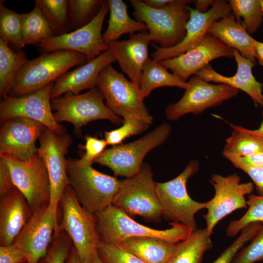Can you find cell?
<instances>
[{
  "mask_svg": "<svg viewBox=\"0 0 263 263\" xmlns=\"http://www.w3.org/2000/svg\"><path fill=\"white\" fill-rule=\"evenodd\" d=\"M86 62L85 55L74 51L42 52L22 66L9 95L20 96L34 93L55 82L71 68Z\"/></svg>",
  "mask_w": 263,
  "mask_h": 263,
  "instance_id": "1",
  "label": "cell"
},
{
  "mask_svg": "<svg viewBox=\"0 0 263 263\" xmlns=\"http://www.w3.org/2000/svg\"><path fill=\"white\" fill-rule=\"evenodd\" d=\"M129 1L136 20L146 25L151 41L159 43L160 47L170 48L183 39L190 15V0H172L159 9L150 7L140 0Z\"/></svg>",
  "mask_w": 263,
  "mask_h": 263,
  "instance_id": "2",
  "label": "cell"
},
{
  "mask_svg": "<svg viewBox=\"0 0 263 263\" xmlns=\"http://www.w3.org/2000/svg\"><path fill=\"white\" fill-rule=\"evenodd\" d=\"M94 214L100 240L106 243L116 244L130 237L150 236L176 244L192 232L187 226L174 223H170L171 227L164 230L147 227L112 204Z\"/></svg>",
  "mask_w": 263,
  "mask_h": 263,
  "instance_id": "3",
  "label": "cell"
},
{
  "mask_svg": "<svg viewBox=\"0 0 263 263\" xmlns=\"http://www.w3.org/2000/svg\"><path fill=\"white\" fill-rule=\"evenodd\" d=\"M199 168L198 161L193 160L173 179L163 183L155 182L162 216L171 223L187 226L191 232L197 229L196 214L207 209V201L200 202L192 199L187 188L188 179L198 172Z\"/></svg>",
  "mask_w": 263,
  "mask_h": 263,
  "instance_id": "4",
  "label": "cell"
},
{
  "mask_svg": "<svg viewBox=\"0 0 263 263\" xmlns=\"http://www.w3.org/2000/svg\"><path fill=\"white\" fill-rule=\"evenodd\" d=\"M59 204L62 208V218L56 228L69 236L82 263H90L101 241L95 214L80 205L69 185Z\"/></svg>",
  "mask_w": 263,
  "mask_h": 263,
  "instance_id": "5",
  "label": "cell"
},
{
  "mask_svg": "<svg viewBox=\"0 0 263 263\" xmlns=\"http://www.w3.org/2000/svg\"><path fill=\"white\" fill-rule=\"evenodd\" d=\"M92 165H81L77 159H67L69 185L80 205L95 214L112 204L121 181L101 172Z\"/></svg>",
  "mask_w": 263,
  "mask_h": 263,
  "instance_id": "6",
  "label": "cell"
},
{
  "mask_svg": "<svg viewBox=\"0 0 263 263\" xmlns=\"http://www.w3.org/2000/svg\"><path fill=\"white\" fill-rule=\"evenodd\" d=\"M112 205L131 217L138 215L148 222L160 221L162 210L149 164H143L137 174L121 181Z\"/></svg>",
  "mask_w": 263,
  "mask_h": 263,
  "instance_id": "7",
  "label": "cell"
},
{
  "mask_svg": "<svg viewBox=\"0 0 263 263\" xmlns=\"http://www.w3.org/2000/svg\"><path fill=\"white\" fill-rule=\"evenodd\" d=\"M171 131L169 124H162L136 141L105 150L94 163L109 168L115 176L131 177L140 171L147 154L162 144Z\"/></svg>",
  "mask_w": 263,
  "mask_h": 263,
  "instance_id": "8",
  "label": "cell"
},
{
  "mask_svg": "<svg viewBox=\"0 0 263 263\" xmlns=\"http://www.w3.org/2000/svg\"><path fill=\"white\" fill-rule=\"evenodd\" d=\"M96 87L101 92L106 105L113 113L122 116L140 118L148 124L153 118L140 95V88L128 80L112 64L100 74Z\"/></svg>",
  "mask_w": 263,
  "mask_h": 263,
  "instance_id": "9",
  "label": "cell"
},
{
  "mask_svg": "<svg viewBox=\"0 0 263 263\" xmlns=\"http://www.w3.org/2000/svg\"><path fill=\"white\" fill-rule=\"evenodd\" d=\"M51 106L56 121L72 124L75 134L81 135V128L94 120H108L117 124L121 122L118 116L104 103L103 96L96 87L82 94L66 93L51 99Z\"/></svg>",
  "mask_w": 263,
  "mask_h": 263,
  "instance_id": "10",
  "label": "cell"
},
{
  "mask_svg": "<svg viewBox=\"0 0 263 263\" xmlns=\"http://www.w3.org/2000/svg\"><path fill=\"white\" fill-rule=\"evenodd\" d=\"M210 182L215 193L207 201V212L203 215L208 235L211 236L216 225L233 212L247 208L246 196L252 194L254 186L252 182L241 183V178L234 173L224 176L213 174Z\"/></svg>",
  "mask_w": 263,
  "mask_h": 263,
  "instance_id": "11",
  "label": "cell"
},
{
  "mask_svg": "<svg viewBox=\"0 0 263 263\" xmlns=\"http://www.w3.org/2000/svg\"><path fill=\"white\" fill-rule=\"evenodd\" d=\"M0 157L6 161L14 185L25 197L33 213L49 204V177L45 163L38 153L30 162L7 154L0 155Z\"/></svg>",
  "mask_w": 263,
  "mask_h": 263,
  "instance_id": "12",
  "label": "cell"
},
{
  "mask_svg": "<svg viewBox=\"0 0 263 263\" xmlns=\"http://www.w3.org/2000/svg\"><path fill=\"white\" fill-rule=\"evenodd\" d=\"M109 8L107 0L95 17L87 25L66 34L54 36L38 45L42 52L72 51L86 56L87 62L109 49L102 29Z\"/></svg>",
  "mask_w": 263,
  "mask_h": 263,
  "instance_id": "13",
  "label": "cell"
},
{
  "mask_svg": "<svg viewBox=\"0 0 263 263\" xmlns=\"http://www.w3.org/2000/svg\"><path fill=\"white\" fill-rule=\"evenodd\" d=\"M189 87L182 97L166 109L169 120L176 121L184 115L199 114L207 109L217 106L236 96L239 90L225 84H211L196 75L188 82Z\"/></svg>",
  "mask_w": 263,
  "mask_h": 263,
  "instance_id": "14",
  "label": "cell"
},
{
  "mask_svg": "<svg viewBox=\"0 0 263 263\" xmlns=\"http://www.w3.org/2000/svg\"><path fill=\"white\" fill-rule=\"evenodd\" d=\"M38 140V152L45 163L50 180L49 205L57 209L64 189L69 185L65 156L73 140L69 134H57L47 128Z\"/></svg>",
  "mask_w": 263,
  "mask_h": 263,
  "instance_id": "15",
  "label": "cell"
},
{
  "mask_svg": "<svg viewBox=\"0 0 263 263\" xmlns=\"http://www.w3.org/2000/svg\"><path fill=\"white\" fill-rule=\"evenodd\" d=\"M54 83L27 95H8L2 98L0 102V123L12 118H26L43 124L57 134L66 133L65 128L54 116L51 97Z\"/></svg>",
  "mask_w": 263,
  "mask_h": 263,
  "instance_id": "16",
  "label": "cell"
},
{
  "mask_svg": "<svg viewBox=\"0 0 263 263\" xmlns=\"http://www.w3.org/2000/svg\"><path fill=\"white\" fill-rule=\"evenodd\" d=\"M57 210L49 204L36 210L15 239L13 244L23 251L27 263H38L47 254L58 225Z\"/></svg>",
  "mask_w": 263,
  "mask_h": 263,
  "instance_id": "17",
  "label": "cell"
},
{
  "mask_svg": "<svg viewBox=\"0 0 263 263\" xmlns=\"http://www.w3.org/2000/svg\"><path fill=\"white\" fill-rule=\"evenodd\" d=\"M231 8L225 0L214 1L210 9L201 13L189 7L190 15L186 24V33L183 39L176 45L162 48L156 45L151 56L153 59L160 62L183 54L197 45L207 33L211 24L231 14Z\"/></svg>",
  "mask_w": 263,
  "mask_h": 263,
  "instance_id": "18",
  "label": "cell"
},
{
  "mask_svg": "<svg viewBox=\"0 0 263 263\" xmlns=\"http://www.w3.org/2000/svg\"><path fill=\"white\" fill-rule=\"evenodd\" d=\"M1 124L0 155L31 161L38 153L36 141L47 127L38 121L22 117L10 119Z\"/></svg>",
  "mask_w": 263,
  "mask_h": 263,
  "instance_id": "19",
  "label": "cell"
},
{
  "mask_svg": "<svg viewBox=\"0 0 263 263\" xmlns=\"http://www.w3.org/2000/svg\"><path fill=\"white\" fill-rule=\"evenodd\" d=\"M233 56L232 48L207 33L202 41L192 49L159 62L175 76L186 81L211 61L219 57Z\"/></svg>",
  "mask_w": 263,
  "mask_h": 263,
  "instance_id": "20",
  "label": "cell"
},
{
  "mask_svg": "<svg viewBox=\"0 0 263 263\" xmlns=\"http://www.w3.org/2000/svg\"><path fill=\"white\" fill-rule=\"evenodd\" d=\"M115 61L109 49L93 60L67 72L54 83L51 99L66 93L78 94L83 90H91L96 87L97 79L102 71Z\"/></svg>",
  "mask_w": 263,
  "mask_h": 263,
  "instance_id": "21",
  "label": "cell"
},
{
  "mask_svg": "<svg viewBox=\"0 0 263 263\" xmlns=\"http://www.w3.org/2000/svg\"><path fill=\"white\" fill-rule=\"evenodd\" d=\"M150 42L148 32H143L130 34L127 40L107 44L122 71L139 88L144 65L149 58L148 50Z\"/></svg>",
  "mask_w": 263,
  "mask_h": 263,
  "instance_id": "22",
  "label": "cell"
},
{
  "mask_svg": "<svg viewBox=\"0 0 263 263\" xmlns=\"http://www.w3.org/2000/svg\"><path fill=\"white\" fill-rule=\"evenodd\" d=\"M233 49V56L237 63V70L235 75L226 76L215 71L210 64H207L195 75L207 82L225 84L247 94L256 106H263V84L256 80L252 69L255 62L242 56L240 52Z\"/></svg>",
  "mask_w": 263,
  "mask_h": 263,
  "instance_id": "23",
  "label": "cell"
},
{
  "mask_svg": "<svg viewBox=\"0 0 263 263\" xmlns=\"http://www.w3.org/2000/svg\"><path fill=\"white\" fill-rule=\"evenodd\" d=\"M23 194L16 188L0 197V245H11L32 216Z\"/></svg>",
  "mask_w": 263,
  "mask_h": 263,
  "instance_id": "24",
  "label": "cell"
},
{
  "mask_svg": "<svg viewBox=\"0 0 263 263\" xmlns=\"http://www.w3.org/2000/svg\"><path fill=\"white\" fill-rule=\"evenodd\" d=\"M207 33L229 47L237 50L242 56L256 63L254 45L255 39L249 35L242 21L236 20L233 15L213 22Z\"/></svg>",
  "mask_w": 263,
  "mask_h": 263,
  "instance_id": "25",
  "label": "cell"
},
{
  "mask_svg": "<svg viewBox=\"0 0 263 263\" xmlns=\"http://www.w3.org/2000/svg\"><path fill=\"white\" fill-rule=\"evenodd\" d=\"M115 244L144 263H166L174 251L176 244L159 238L140 236L130 237Z\"/></svg>",
  "mask_w": 263,
  "mask_h": 263,
  "instance_id": "26",
  "label": "cell"
},
{
  "mask_svg": "<svg viewBox=\"0 0 263 263\" xmlns=\"http://www.w3.org/2000/svg\"><path fill=\"white\" fill-rule=\"evenodd\" d=\"M110 12L107 28L102 34L103 39L107 44L116 41L121 36L134 32H143L147 30L146 25L132 19L127 12V6L121 0H107Z\"/></svg>",
  "mask_w": 263,
  "mask_h": 263,
  "instance_id": "27",
  "label": "cell"
},
{
  "mask_svg": "<svg viewBox=\"0 0 263 263\" xmlns=\"http://www.w3.org/2000/svg\"><path fill=\"white\" fill-rule=\"evenodd\" d=\"M207 230L197 229L176 244L174 251L166 263H202L205 253L212 247Z\"/></svg>",
  "mask_w": 263,
  "mask_h": 263,
  "instance_id": "28",
  "label": "cell"
},
{
  "mask_svg": "<svg viewBox=\"0 0 263 263\" xmlns=\"http://www.w3.org/2000/svg\"><path fill=\"white\" fill-rule=\"evenodd\" d=\"M165 86L186 90L189 84L169 72L159 62L148 58L144 65L140 85L142 98L149 96L153 90Z\"/></svg>",
  "mask_w": 263,
  "mask_h": 263,
  "instance_id": "29",
  "label": "cell"
},
{
  "mask_svg": "<svg viewBox=\"0 0 263 263\" xmlns=\"http://www.w3.org/2000/svg\"><path fill=\"white\" fill-rule=\"evenodd\" d=\"M28 60L24 51H15L0 39V96L1 99L9 95L18 73Z\"/></svg>",
  "mask_w": 263,
  "mask_h": 263,
  "instance_id": "30",
  "label": "cell"
},
{
  "mask_svg": "<svg viewBox=\"0 0 263 263\" xmlns=\"http://www.w3.org/2000/svg\"><path fill=\"white\" fill-rule=\"evenodd\" d=\"M30 12L21 14L23 38L26 45L39 44L55 36L38 4Z\"/></svg>",
  "mask_w": 263,
  "mask_h": 263,
  "instance_id": "31",
  "label": "cell"
},
{
  "mask_svg": "<svg viewBox=\"0 0 263 263\" xmlns=\"http://www.w3.org/2000/svg\"><path fill=\"white\" fill-rule=\"evenodd\" d=\"M0 0V39L15 51H20L26 45L22 33L21 15Z\"/></svg>",
  "mask_w": 263,
  "mask_h": 263,
  "instance_id": "32",
  "label": "cell"
},
{
  "mask_svg": "<svg viewBox=\"0 0 263 263\" xmlns=\"http://www.w3.org/2000/svg\"><path fill=\"white\" fill-rule=\"evenodd\" d=\"M55 36L72 32L69 18V0H35Z\"/></svg>",
  "mask_w": 263,
  "mask_h": 263,
  "instance_id": "33",
  "label": "cell"
},
{
  "mask_svg": "<svg viewBox=\"0 0 263 263\" xmlns=\"http://www.w3.org/2000/svg\"><path fill=\"white\" fill-rule=\"evenodd\" d=\"M230 125L233 131L225 141L223 153L244 157L263 152V141L246 134L236 125Z\"/></svg>",
  "mask_w": 263,
  "mask_h": 263,
  "instance_id": "34",
  "label": "cell"
},
{
  "mask_svg": "<svg viewBox=\"0 0 263 263\" xmlns=\"http://www.w3.org/2000/svg\"><path fill=\"white\" fill-rule=\"evenodd\" d=\"M106 0H69V18L71 31L89 23L97 15Z\"/></svg>",
  "mask_w": 263,
  "mask_h": 263,
  "instance_id": "35",
  "label": "cell"
},
{
  "mask_svg": "<svg viewBox=\"0 0 263 263\" xmlns=\"http://www.w3.org/2000/svg\"><path fill=\"white\" fill-rule=\"evenodd\" d=\"M229 3L237 20L242 18L248 33H254L263 20L260 0H230Z\"/></svg>",
  "mask_w": 263,
  "mask_h": 263,
  "instance_id": "36",
  "label": "cell"
},
{
  "mask_svg": "<svg viewBox=\"0 0 263 263\" xmlns=\"http://www.w3.org/2000/svg\"><path fill=\"white\" fill-rule=\"evenodd\" d=\"M247 210L240 218L230 221L226 233L228 237L236 236L248 225L263 223V195L250 194L247 196Z\"/></svg>",
  "mask_w": 263,
  "mask_h": 263,
  "instance_id": "37",
  "label": "cell"
},
{
  "mask_svg": "<svg viewBox=\"0 0 263 263\" xmlns=\"http://www.w3.org/2000/svg\"><path fill=\"white\" fill-rule=\"evenodd\" d=\"M123 119V124L120 127L105 132V139L108 145L113 146L121 144L126 138L142 132L147 130L150 125L137 117H127Z\"/></svg>",
  "mask_w": 263,
  "mask_h": 263,
  "instance_id": "38",
  "label": "cell"
},
{
  "mask_svg": "<svg viewBox=\"0 0 263 263\" xmlns=\"http://www.w3.org/2000/svg\"><path fill=\"white\" fill-rule=\"evenodd\" d=\"M54 239L46 255L38 263H66L73 246V243L67 234L56 228Z\"/></svg>",
  "mask_w": 263,
  "mask_h": 263,
  "instance_id": "39",
  "label": "cell"
},
{
  "mask_svg": "<svg viewBox=\"0 0 263 263\" xmlns=\"http://www.w3.org/2000/svg\"><path fill=\"white\" fill-rule=\"evenodd\" d=\"M261 224L260 223H254L246 226L239 236L212 263H231L240 250L252 239Z\"/></svg>",
  "mask_w": 263,
  "mask_h": 263,
  "instance_id": "40",
  "label": "cell"
},
{
  "mask_svg": "<svg viewBox=\"0 0 263 263\" xmlns=\"http://www.w3.org/2000/svg\"><path fill=\"white\" fill-rule=\"evenodd\" d=\"M250 244L237 253L231 263H255L263 261V223Z\"/></svg>",
  "mask_w": 263,
  "mask_h": 263,
  "instance_id": "41",
  "label": "cell"
},
{
  "mask_svg": "<svg viewBox=\"0 0 263 263\" xmlns=\"http://www.w3.org/2000/svg\"><path fill=\"white\" fill-rule=\"evenodd\" d=\"M98 253L104 263H144L133 254L112 243L100 242Z\"/></svg>",
  "mask_w": 263,
  "mask_h": 263,
  "instance_id": "42",
  "label": "cell"
},
{
  "mask_svg": "<svg viewBox=\"0 0 263 263\" xmlns=\"http://www.w3.org/2000/svg\"><path fill=\"white\" fill-rule=\"evenodd\" d=\"M85 139L86 141L83 148L85 153L77 161L81 165H92L94 160L105 150L108 144L105 139H100L88 135Z\"/></svg>",
  "mask_w": 263,
  "mask_h": 263,
  "instance_id": "43",
  "label": "cell"
},
{
  "mask_svg": "<svg viewBox=\"0 0 263 263\" xmlns=\"http://www.w3.org/2000/svg\"><path fill=\"white\" fill-rule=\"evenodd\" d=\"M0 263H27L23 251L14 244L0 246Z\"/></svg>",
  "mask_w": 263,
  "mask_h": 263,
  "instance_id": "44",
  "label": "cell"
},
{
  "mask_svg": "<svg viewBox=\"0 0 263 263\" xmlns=\"http://www.w3.org/2000/svg\"><path fill=\"white\" fill-rule=\"evenodd\" d=\"M16 188L6 161L0 157V197L8 194Z\"/></svg>",
  "mask_w": 263,
  "mask_h": 263,
  "instance_id": "45",
  "label": "cell"
},
{
  "mask_svg": "<svg viewBox=\"0 0 263 263\" xmlns=\"http://www.w3.org/2000/svg\"><path fill=\"white\" fill-rule=\"evenodd\" d=\"M223 154L236 168L242 165L263 168V152L244 157L225 153Z\"/></svg>",
  "mask_w": 263,
  "mask_h": 263,
  "instance_id": "46",
  "label": "cell"
},
{
  "mask_svg": "<svg viewBox=\"0 0 263 263\" xmlns=\"http://www.w3.org/2000/svg\"><path fill=\"white\" fill-rule=\"evenodd\" d=\"M237 168L244 171L249 176L258 195H263V168L242 165Z\"/></svg>",
  "mask_w": 263,
  "mask_h": 263,
  "instance_id": "47",
  "label": "cell"
},
{
  "mask_svg": "<svg viewBox=\"0 0 263 263\" xmlns=\"http://www.w3.org/2000/svg\"><path fill=\"white\" fill-rule=\"evenodd\" d=\"M263 119L259 128L256 130H250L242 126H237V128L242 132L253 137L263 141V111L262 112Z\"/></svg>",
  "mask_w": 263,
  "mask_h": 263,
  "instance_id": "48",
  "label": "cell"
},
{
  "mask_svg": "<svg viewBox=\"0 0 263 263\" xmlns=\"http://www.w3.org/2000/svg\"><path fill=\"white\" fill-rule=\"evenodd\" d=\"M172 0H144L143 2L148 6L155 9L162 8Z\"/></svg>",
  "mask_w": 263,
  "mask_h": 263,
  "instance_id": "49",
  "label": "cell"
},
{
  "mask_svg": "<svg viewBox=\"0 0 263 263\" xmlns=\"http://www.w3.org/2000/svg\"><path fill=\"white\" fill-rule=\"evenodd\" d=\"M214 0H198L195 2L196 9L201 13L207 11V8L209 6H212Z\"/></svg>",
  "mask_w": 263,
  "mask_h": 263,
  "instance_id": "50",
  "label": "cell"
},
{
  "mask_svg": "<svg viewBox=\"0 0 263 263\" xmlns=\"http://www.w3.org/2000/svg\"><path fill=\"white\" fill-rule=\"evenodd\" d=\"M254 45L255 57L258 59L259 63L263 66V42L255 40Z\"/></svg>",
  "mask_w": 263,
  "mask_h": 263,
  "instance_id": "51",
  "label": "cell"
},
{
  "mask_svg": "<svg viewBox=\"0 0 263 263\" xmlns=\"http://www.w3.org/2000/svg\"><path fill=\"white\" fill-rule=\"evenodd\" d=\"M66 263H82L73 245L69 253Z\"/></svg>",
  "mask_w": 263,
  "mask_h": 263,
  "instance_id": "52",
  "label": "cell"
},
{
  "mask_svg": "<svg viewBox=\"0 0 263 263\" xmlns=\"http://www.w3.org/2000/svg\"><path fill=\"white\" fill-rule=\"evenodd\" d=\"M90 263H104L97 252L93 257Z\"/></svg>",
  "mask_w": 263,
  "mask_h": 263,
  "instance_id": "53",
  "label": "cell"
},
{
  "mask_svg": "<svg viewBox=\"0 0 263 263\" xmlns=\"http://www.w3.org/2000/svg\"><path fill=\"white\" fill-rule=\"evenodd\" d=\"M260 3H261L262 11V13H263V0H260Z\"/></svg>",
  "mask_w": 263,
  "mask_h": 263,
  "instance_id": "54",
  "label": "cell"
}]
</instances>
